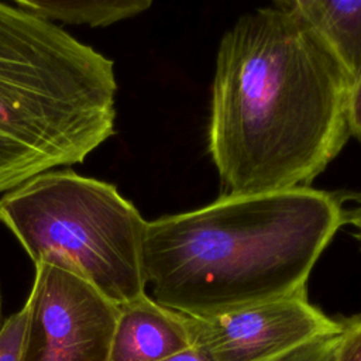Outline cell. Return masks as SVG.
I'll use <instances>...</instances> for the list:
<instances>
[{
    "instance_id": "1",
    "label": "cell",
    "mask_w": 361,
    "mask_h": 361,
    "mask_svg": "<svg viewBox=\"0 0 361 361\" xmlns=\"http://www.w3.org/2000/svg\"><path fill=\"white\" fill-rule=\"evenodd\" d=\"M351 82L309 24L278 1L220 39L207 149L226 193L310 186L350 137Z\"/></svg>"
},
{
    "instance_id": "2",
    "label": "cell",
    "mask_w": 361,
    "mask_h": 361,
    "mask_svg": "<svg viewBox=\"0 0 361 361\" xmlns=\"http://www.w3.org/2000/svg\"><path fill=\"white\" fill-rule=\"evenodd\" d=\"M343 223L340 199L312 186L224 193L147 223L145 281L155 302L186 316L290 296Z\"/></svg>"
},
{
    "instance_id": "3",
    "label": "cell",
    "mask_w": 361,
    "mask_h": 361,
    "mask_svg": "<svg viewBox=\"0 0 361 361\" xmlns=\"http://www.w3.org/2000/svg\"><path fill=\"white\" fill-rule=\"evenodd\" d=\"M114 62L0 1V195L80 164L114 134Z\"/></svg>"
},
{
    "instance_id": "4",
    "label": "cell",
    "mask_w": 361,
    "mask_h": 361,
    "mask_svg": "<svg viewBox=\"0 0 361 361\" xmlns=\"http://www.w3.org/2000/svg\"><path fill=\"white\" fill-rule=\"evenodd\" d=\"M0 221L32 264L68 269L117 306L145 293L148 221L113 183L71 169L42 172L0 197Z\"/></svg>"
},
{
    "instance_id": "5",
    "label": "cell",
    "mask_w": 361,
    "mask_h": 361,
    "mask_svg": "<svg viewBox=\"0 0 361 361\" xmlns=\"http://www.w3.org/2000/svg\"><path fill=\"white\" fill-rule=\"evenodd\" d=\"M25 361H109L118 306L79 275L34 264Z\"/></svg>"
},
{
    "instance_id": "6",
    "label": "cell",
    "mask_w": 361,
    "mask_h": 361,
    "mask_svg": "<svg viewBox=\"0 0 361 361\" xmlns=\"http://www.w3.org/2000/svg\"><path fill=\"white\" fill-rule=\"evenodd\" d=\"M186 326L192 345L212 361H271L337 333L341 320L310 303L305 290L209 316H186Z\"/></svg>"
},
{
    "instance_id": "7",
    "label": "cell",
    "mask_w": 361,
    "mask_h": 361,
    "mask_svg": "<svg viewBox=\"0 0 361 361\" xmlns=\"http://www.w3.org/2000/svg\"><path fill=\"white\" fill-rule=\"evenodd\" d=\"M189 347L186 316L144 293L118 306L109 361H161Z\"/></svg>"
},
{
    "instance_id": "8",
    "label": "cell",
    "mask_w": 361,
    "mask_h": 361,
    "mask_svg": "<svg viewBox=\"0 0 361 361\" xmlns=\"http://www.w3.org/2000/svg\"><path fill=\"white\" fill-rule=\"evenodd\" d=\"M334 55L351 85L361 75V1H286Z\"/></svg>"
},
{
    "instance_id": "9",
    "label": "cell",
    "mask_w": 361,
    "mask_h": 361,
    "mask_svg": "<svg viewBox=\"0 0 361 361\" xmlns=\"http://www.w3.org/2000/svg\"><path fill=\"white\" fill-rule=\"evenodd\" d=\"M13 3L51 23L90 27L110 25L151 7L149 0H16Z\"/></svg>"
},
{
    "instance_id": "10",
    "label": "cell",
    "mask_w": 361,
    "mask_h": 361,
    "mask_svg": "<svg viewBox=\"0 0 361 361\" xmlns=\"http://www.w3.org/2000/svg\"><path fill=\"white\" fill-rule=\"evenodd\" d=\"M31 338V300L0 326V361H25Z\"/></svg>"
},
{
    "instance_id": "11",
    "label": "cell",
    "mask_w": 361,
    "mask_h": 361,
    "mask_svg": "<svg viewBox=\"0 0 361 361\" xmlns=\"http://www.w3.org/2000/svg\"><path fill=\"white\" fill-rule=\"evenodd\" d=\"M341 329L337 333L309 341L271 361H334Z\"/></svg>"
},
{
    "instance_id": "12",
    "label": "cell",
    "mask_w": 361,
    "mask_h": 361,
    "mask_svg": "<svg viewBox=\"0 0 361 361\" xmlns=\"http://www.w3.org/2000/svg\"><path fill=\"white\" fill-rule=\"evenodd\" d=\"M334 361H361V316L341 319V333Z\"/></svg>"
},
{
    "instance_id": "13",
    "label": "cell",
    "mask_w": 361,
    "mask_h": 361,
    "mask_svg": "<svg viewBox=\"0 0 361 361\" xmlns=\"http://www.w3.org/2000/svg\"><path fill=\"white\" fill-rule=\"evenodd\" d=\"M347 121L350 135L361 142V75L350 87L347 102Z\"/></svg>"
},
{
    "instance_id": "14",
    "label": "cell",
    "mask_w": 361,
    "mask_h": 361,
    "mask_svg": "<svg viewBox=\"0 0 361 361\" xmlns=\"http://www.w3.org/2000/svg\"><path fill=\"white\" fill-rule=\"evenodd\" d=\"M161 361H212L202 350L196 348V347H189L183 351H179L171 357H166Z\"/></svg>"
},
{
    "instance_id": "15",
    "label": "cell",
    "mask_w": 361,
    "mask_h": 361,
    "mask_svg": "<svg viewBox=\"0 0 361 361\" xmlns=\"http://www.w3.org/2000/svg\"><path fill=\"white\" fill-rule=\"evenodd\" d=\"M345 223H350L355 228V238L361 243V202L351 210L345 212Z\"/></svg>"
},
{
    "instance_id": "16",
    "label": "cell",
    "mask_w": 361,
    "mask_h": 361,
    "mask_svg": "<svg viewBox=\"0 0 361 361\" xmlns=\"http://www.w3.org/2000/svg\"><path fill=\"white\" fill-rule=\"evenodd\" d=\"M0 309H1V295H0Z\"/></svg>"
}]
</instances>
